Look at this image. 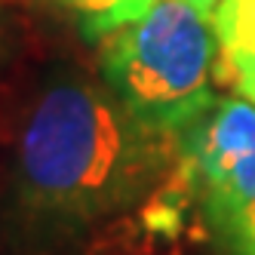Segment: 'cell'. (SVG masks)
Wrapping results in <instances>:
<instances>
[{
    "mask_svg": "<svg viewBox=\"0 0 255 255\" xmlns=\"http://www.w3.org/2000/svg\"><path fill=\"white\" fill-rule=\"evenodd\" d=\"M175 169V135L138 120L99 74L56 65L15 129L12 203L46 234H80L157 200Z\"/></svg>",
    "mask_w": 255,
    "mask_h": 255,
    "instance_id": "cell-1",
    "label": "cell"
},
{
    "mask_svg": "<svg viewBox=\"0 0 255 255\" xmlns=\"http://www.w3.org/2000/svg\"><path fill=\"white\" fill-rule=\"evenodd\" d=\"M218 40L188 0H154L148 12L99 40V77L129 111L178 135L215 102Z\"/></svg>",
    "mask_w": 255,
    "mask_h": 255,
    "instance_id": "cell-2",
    "label": "cell"
},
{
    "mask_svg": "<svg viewBox=\"0 0 255 255\" xmlns=\"http://www.w3.org/2000/svg\"><path fill=\"white\" fill-rule=\"evenodd\" d=\"M172 181L181 194L197 203L203 222L218 237H225L237 218L249 206H255V151L225 163L222 169H215L203 178H194V181L172 178Z\"/></svg>",
    "mask_w": 255,
    "mask_h": 255,
    "instance_id": "cell-3",
    "label": "cell"
},
{
    "mask_svg": "<svg viewBox=\"0 0 255 255\" xmlns=\"http://www.w3.org/2000/svg\"><path fill=\"white\" fill-rule=\"evenodd\" d=\"M37 3L62 15L65 22H71L80 31V37L99 43L114 28L148 12L154 0H37Z\"/></svg>",
    "mask_w": 255,
    "mask_h": 255,
    "instance_id": "cell-4",
    "label": "cell"
},
{
    "mask_svg": "<svg viewBox=\"0 0 255 255\" xmlns=\"http://www.w3.org/2000/svg\"><path fill=\"white\" fill-rule=\"evenodd\" d=\"M218 59L215 83L231 86L240 99L255 105V25L215 34Z\"/></svg>",
    "mask_w": 255,
    "mask_h": 255,
    "instance_id": "cell-5",
    "label": "cell"
},
{
    "mask_svg": "<svg viewBox=\"0 0 255 255\" xmlns=\"http://www.w3.org/2000/svg\"><path fill=\"white\" fill-rule=\"evenodd\" d=\"M209 19L215 34L255 25V0H218Z\"/></svg>",
    "mask_w": 255,
    "mask_h": 255,
    "instance_id": "cell-6",
    "label": "cell"
},
{
    "mask_svg": "<svg viewBox=\"0 0 255 255\" xmlns=\"http://www.w3.org/2000/svg\"><path fill=\"white\" fill-rule=\"evenodd\" d=\"M225 240L234 246L237 255H255V206H249V209L228 228Z\"/></svg>",
    "mask_w": 255,
    "mask_h": 255,
    "instance_id": "cell-7",
    "label": "cell"
},
{
    "mask_svg": "<svg viewBox=\"0 0 255 255\" xmlns=\"http://www.w3.org/2000/svg\"><path fill=\"white\" fill-rule=\"evenodd\" d=\"M12 0H0V65L9 59V49H12V34H15V25H12Z\"/></svg>",
    "mask_w": 255,
    "mask_h": 255,
    "instance_id": "cell-8",
    "label": "cell"
},
{
    "mask_svg": "<svg viewBox=\"0 0 255 255\" xmlns=\"http://www.w3.org/2000/svg\"><path fill=\"white\" fill-rule=\"evenodd\" d=\"M188 3H194L200 12H206V15H212V9H215V3L218 0H188Z\"/></svg>",
    "mask_w": 255,
    "mask_h": 255,
    "instance_id": "cell-9",
    "label": "cell"
}]
</instances>
